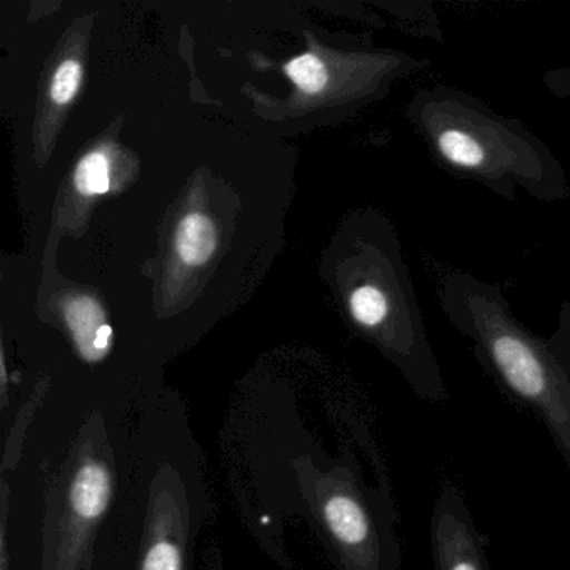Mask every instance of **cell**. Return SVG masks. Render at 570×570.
<instances>
[{
    "label": "cell",
    "instance_id": "obj_1",
    "mask_svg": "<svg viewBox=\"0 0 570 570\" xmlns=\"http://www.w3.org/2000/svg\"><path fill=\"white\" fill-rule=\"evenodd\" d=\"M435 161L513 202L517 189L546 203L569 199L562 165L535 135L456 89H420L409 106Z\"/></svg>",
    "mask_w": 570,
    "mask_h": 570
},
{
    "label": "cell",
    "instance_id": "obj_2",
    "mask_svg": "<svg viewBox=\"0 0 570 570\" xmlns=\"http://www.w3.org/2000/svg\"><path fill=\"white\" fill-rule=\"evenodd\" d=\"M440 298L487 373L542 422L570 470V363L552 340L533 335L513 316L499 286L453 273Z\"/></svg>",
    "mask_w": 570,
    "mask_h": 570
},
{
    "label": "cell",
    "instance_id": "obj_3",
    "mask_svg": "<svg viewBox=\"0 0 570 570\" xmlns=\"http://www.w3.org/2000/svg\"><path fill=\"white\" fill-rule=\"evenodd\" d=\"M430 539L435 570H492L487 539L456 487L440 492L430 520Z\"/></svg>",
    "mask_w": 570,
    "mask_h": 570
},
{
    "label": "cell",
    "instance_id": "obj_4",
    "mask_svg": "<svg viewBox=\"0 0 570 570\" xmlns=\"http://www.w3.org/2000/svg\"><path fill=\"white\" fill-rule=\"evenodd\" d=\"M111 483L101 463L89 462L79 470L71 489L75 512L86 520L98 519L108 509Z\"/></svg>",
    "mask_w": 570,
    "mask_h": 570
},
{
    "label": "cell",
    "instance_id": "obj_5",
    "mask_svg": "<svg viewBox=\"0 0 570 570\" xmlns=\"http://www.w3.org/2000/svg\"><path fill=\"white\" fill-rule=\"evenodd\" d=\"M176 248L183 262L198 266L208 262L216 249V229L212 219L206 216H186L176 235Z\"/></svg>",
    "mask_w": 570,
    "mask_h": 570
},
{
    "label": "cell",
    "instance_id": "obj_6",
    "mask_svg": "<svg viewBox=\"0 0 570 570\" xmlns=\"http://www.w3.org/2000/svg\"><path fill=\"white\" fill-rule=\"evenodd\" d=\"M66 316H68L69 326L75 333L82 355L88 360H99L95 342L99 330L105 326L102 325L105 316H102L98 303L92 302L91 298L75 299L66 309Z\"/></svg>",
    "mask_w": 570,
    "mask_h": 570
},
{
    "label": "cell",
    "instance_id": "obj_7",
    "mask_svg": "<svg viewBox=\"0 0 570 570\" xmlns=\"http://www.w3.org/2000/svg\"><path fill=\"white\" fill-rule=\"evenodd\" d=\"M76 186L86 196L105 195L109 189L108 159L101 153L82 158L76 169Z\"/></svg>",
    "mask_w": 570,
    "mask_h": 570
},
{
    "label": "cell",
    "instance_id": "obj_8",
    "mask_svg": "<svg viewBox=\"0 0 570 570\" xmlns=\"http://www.w3.org/2000/svg\"><path fill=\"white\" fill-rule=\"evenodd\" d=\"M286 72L295 81V85L302 91L308 92V95H316V92L322 91L326 86V81H328L325 65L313 55H305L302 58L293 59L286 66Z\"/></svg>",
    "mask_w": 570,
    "mask_h": 570
},
{
    "label": "cell",
    "instance_id": "obj_9",
    "mask_svg": "<svg viewBox=\"0 0 570 570\" xmlns=\"http://www.w3.org/2000/svg\"><path fill=\"white\" fill-rule=\"evenodd\" d=\"M81 66L76 61H66L56 72L52 81L51 96L58 105H68L79 89L81 82Z\"/></svg>",
    "mask_w": 570,
    "mask_h": 570
},
{
    "label": "cell",
    "instance_id": "obj_10",
    "mask_svg": "<svg viewBox=\"0 0 570 570\" xmlns=\"http://www.w3.org/2000/svg\"><path fill=\"white\" fill-rule=\"evenodd\" d=\"M183 559L178 547L171 542H159L149 550L145 570H181Z\"/></svg>",
    "mask_w": 570,
    "mask_h": 570
},
{
    "label": "cell",
    "instance_id": "obj_11",
    "mask_svg": "<svg viewBox=\"0 0 570 570\" xmlns=\"http://www.w3.org/2000/svg\"><path fill=\"white\" fill-rule=\"evenodd\" d=\"M111 336L112 330L111 326L105 325L98 332V336H96L95 348L96 353H98L99 358L105 355L106 350L111 345Z\"/></svg>",
    "mask_w": 570,
    "mask_h": 570
}]
</instances>
